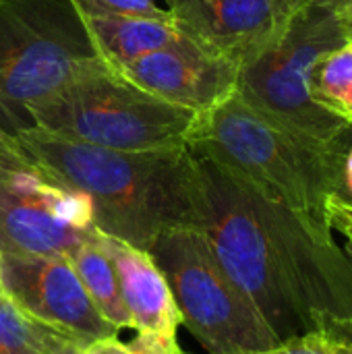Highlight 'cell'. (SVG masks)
<instances>
[{
    "instance_id": "obj_10",
    "label": "cell",
    "mask_w": 352,
    "mask_h": 354,
    "mask_svg": "<svg viewBox=\"0 0 352 354\" xmlns=\"http://www.w3.org/2000/svg\"><path fill=\"white\" fill-rule=\"evenodd\" d=\"M239 71V64L201 46L183 29L174 41L118 68L143 91L201 116L237 93Z\"/></svg>"
},
{
    "instance_id": "obj_8",
    "label": "cell",
    "mask_w": 352,
    "mask_h": 354,
    "mask_svg": "<svg viewBox=\"0 0 352 354\" xmlns=\"http://www.w3.org/2000/svg\"><path fill=\"white\" fill-rule=\"evenodd\" d=\"M98 234L87 195L37 168L0 178V255L68 259Z\"/></svg>"
},
{
    "instance_id": "obj_9",
    "label": "cell",
    "mask_w": 352,
    "mask_h": 354,
    "mask_svg": "<svg viewBox=\"0 0 352 354\" xmlns=\"http://www.w3.org/2000/svg\"><path fill=\"white\" fill-rule=\"evenodd\" d=\"M2 295L21 313L87 346L118 334L91 303L66 257L0 255Z\"/></svg>"
},
{
    "instance_id": "obj_6",
    "label": "cell",
    "mask_w": 352,
    "mask_h": 354,
    "mask_svg": "<svg viewBox=\"0 0 352 354\" xmlns=\"http://www.w3.org/2000/svg\"><path fill=\"white\" fill-rule=\"evenodd\" d=\"M147 253L168 282L183 326L207 353H251L280 344L253 303L224 272L201 230H166Z\"/></svg>"
},
{
    "instance_id": "obj_21",
    "label": "cell",
    "mask_w": 352,
    "mask_h": 354,
    "mask_svg": "<svg viewBox=\"0 0 352 354\" xmlns=\"http://www.w3.org/2000/svg\"><path fill=\"white\" fill-rule=\"evenodd\" d=\"M133 354H183L176 336H137L127 344Z\"/></svg>"
},
{
    "instance_id": "obj_25",
    "label": "cell",
    "mask_w": 352,
    "mask_h": 354,
    "mask_svg": "<svg viewBox=\"0 0 352 354\" xmlns=\"http://www.w3.org/2000/svg\"><path fill=\"white\" fill-rule=\"evenodd\" d=\"M344 195L352 199V139L344 156Z\"/></svg>"
},
{
    "instance_id": "obj_20",
    "label": "cell",
    "mask_w": 352,
    "mask_h": 354,
    "mask_svg": "<svg viewBox=\"0 0 352 354\" xmlns=\"http://www.w3.org/2000/svg\"><path fill=\"white\" fill-rule=\"evenodd\" d=\"M326 224L328 228L334 232H340L342 236H346V241L352 243V199L336 193L332 197H328L326 201Z\"/></svg>"
},
{
    "instance_id": "obj_26",
    "label": "cell",
    "mask_w": 352,
    "mask_h": 354,
    "mask_svg": "<svg viewBox=\"0 0 352 354\" xmlns=\"http://www.w3.org/2000/svg\"><path fill=\"white\" fill-rule=\"evenodd\" d=\"M284 2H286L293 10H299V8H301L303 4H307L309 0H284Z\"/></svg>"
},
{
    "instance_id": "obj_30",
    "label": "cell",
    "mask_w": 352,
    "mask_h": 354,
    "mask_svg": "<svg viewBox=\"0 0 352 354\" xmlns=\"http://www.w3.org/2000/svg\"><path fill=\"white\" fill-rule=\"evenodd\" d=\"M0 299H4V297H0Z\"/></svg>"
},
{
    "instance_id": "obj_12",
    "label": "cell",
    "mask_w": 352,
    "mask_h": 354,
    "mask_svg": "<svg viewBox=\"0 0 352 354\" xmlns=\"http://www.w3.org/2000/svg\"><path fill=\"white\" fill-rule=\"evenodd\" d=\"M100 243L116 270L120 297L137 336H176L183 319L168 282L151 255L102 232Z\"/></svg>"
},
{
    "instance_id": "obj_22",
    "label": "cell",
    "mask_w": 352,
    "mask_h": 354,
    "mask_svg": "<svg viewBox=\"0 0 352 354\" xmlns=\"http://www.w3.org/2000/svg\"><path fill=\"white\" fill-rule=\"evenodd\" d=\"M83 354H133L124 342H120L116 336L112 338H102L83 348Z\"/></svg>"
},
{
    "instance_id": "obj_13",
    "label": "cell",
    "mask_w": 352,
    "mask_h": 354,
    "mask_svg": "<svg viewBox=\"0 0 352 354\" xmlns=\"http://www.w3.org/2000/svg\"><path fill=\"white\" fill-rule=\"evenodd\" d=\"M83 19L100 56L114 71L174 41L180 35V27L176 25L174 17L151 19L83 15Z\"/></svg>"
},
{
    "instance_id": "obj_29",
    "label": "cell",
    "mask_w": 352,
    "mask_h": 354,
    "mask_svg": "<svg viewBox=\"0 0 352 354\" xmlns=\"http://www.w3.org/2000/svg\"><path fill=\"white\" fill-rule=\"evenodd\" d=\"M349 37H351V39H352V31H351V33H349Z\"/></svg>"
},
{
    "instance_id": "obj_17",
    "label": "cell",
    "mask_w": 352,
    "mask_h": 354,
    "mask_svg": "<svg viewBox=\"0 0 352 354\" xmlns=\"http://www.w3.org/2000/svg\"><path fill=\"white\" fill-rule=\"evenodd\" d=\"M83 15H104V17H151L168 19L172 12L162 8L158 0H75Z\"/></svg>"
},
{
    "instance_id": "obj_4",
    "label": "cell",
    "mask_w": 352,
    "mask_h": 354,
    "mask_svg": "<svg viewBox=\"0 0 352 354\" xmlns=\"http://www.w3.org/2000/svg\"><path fill=\"white\" fill-rule=\"evenodd\" d=\"M106 66L75 0H0V131L8 137L33 129V104Z\"/></svg>"
},
{
    "instance_id": "obj_23",
    "label": "cell",
    "mask_w": 352,
    "mask_h": 354,
    "mask_svg": "<svg viewBox=\"0 0 352 354\" xmlns=\"http://www.w3.org/2000/svg\"><path fill=\"white\" fill-rule=\"evenodd\" d=\"M328 344L332 354H352V330L342 334H328Z\"/></svg>"
},
{
    "instance_id": "obj_11",
    "label": "cell",
    "mask_w": 352,
    "mask_h": 354,
    "mask_svg": "<svg viewBox=\"0 0 352 354\" xmlns=\"http://www.w3.org/2000/svg\"><path fill=\"white\" fill-rule=\"evenodd\" d=\"M176 25L212 52L245 66L288 27L284 0H164Z\"/></svg>"
},
{
    "instance_id": "obj_15",
    "label": "cell",
    "mask_w": 352,
    "mask_h": 354,
    "mask_svg": "<svg viewBox=\"0 0 352 354\" xmlns=\"http://www.w3.org/2000/svg\"><path fill=\"white\" fill-rule=\"evenodd\" d=\"M309 97L352 127V39L319 56L307 77Z\"/></svg>"
},
{
    "instance_id": "obj_28",
    "label": "cell",
    "mask_w": 352,
    "mask_h": 354,
    "mask_svg": "<svg viewBox=\"0 0 352 354\" xmlns=\"http://www.w3.org/2000/svg\"><path fill=\"white\" fill-rule=\"evenodd\" d=\"M0 297H4V295H2V284H0Z\"/></svg>"
},
{
    "instance_id": "obj_5",
    "label": "cell",
    "mask_w": 352,
    "mask_h": 354,
    "mask_svg": "<svg viewBox=\"0 0 352 354\" xmlns=\"http://www.w3.org/2000/svg\"><path fill=\"white\" fill-rule=\"evenodd\" d=\"M29 116L44 133L118 151L189 147L201 118L143 91L110 66L33 104Z\"/></svg>"
},
{
    "instance_id": "obj_2",
    "label": "cell",
    "mask_w": 352,
    "mask_h": 354,
    "mask_svg": "<svg viewBox=\"0 0 352 354\" xmlns=\"http://www.w3.org/2000/svg\"><path fill=\"white\" fill-rule=\"evenodd\" d=\"M48 178L89 197L98 232L149 251L172 228L199 230V183L189 147L106 149L29 129L15 137Z\"/></svg>"
},
{
    "instance_id": "obj_31",
    "label": "cell",
    "mask_w": 352,
    "mask_h": 354,
    "mask_svg": "<svg viewBox=\"0 0 352 354\" xmlns=\"http://www.w3.org/2000/svg\"><path fill=\"white\" fill-rule=\"evenodd\" d=\"M183 354H187V353H183Z\"/></svg>"
},
{
    "instance_id": "obj_19",
    "label": "cell",
    "mask_w": 352,
    "mask_h": 354,
    "mask_svg": "<svg viewBox=\"0 0 352 354\" xmlns=\"http://www.w3.org/2000/svg\"><path fill=\"white\" fill-rule=\"evenodd\" d=\"M31 170H35V166L19 147L17 139L0 131V178L12 176L19 172H31Z\"/></svg>"
},
{
    "instance_id": "obj_27",
    "label": "cell",
    "mask_w": 352,
    "mask_h": 354,
    "mask_svg": "<svg viewBox=\"0 0 352 354\" xmlns=\"http://www.w3.org/2000/svg\"><path fill=\"white\" fill-rule=\"evenodd\" d=\"M344 253H346V257L351 259L352 263V243H349V241H346V245H344Z\"/></svg>"
},
{
    "instance_id": "obj_7",
    "label": "cell",
    "mask_w": 352,
    "mask_h": 354,
    "mask_svg": "<svg viewBox=\"0 0 352 354\" xmlns=\"http://www.w3.org/2000/svg\"><path fill=\"white\" fill-rule=\"evenodd\" d=\"M346 39L349 29L336 10L324 0H309L266 52L241 66L237 95L299 135L317 141L349 137L352 127L319 108L307 89L313 62Z\"/></svg>"
},
{
    "instance_id": "obj_1",
    "label": "cell",
    "mask_w": 352,
    "mask_h": 354,
    "mask_svg": "<svg viewBox=\"0 0 352 354\" xmlns=\"http://www.w3.org/2000/svg\"><path fill=\"white\" fill-rule=\"evenodd\" d=\"M193 153V151H191ZM199 230L278 340L352 330V263L332 230L193 153Z\"/></svg>"
},
{
    "instance_id": "obj_3",
    "label": "cell",
    "mask_w": 352,
    "mask_h": 354,
    "mask_svg": "<svg viewBox=\"0 0 352 354\" xmlns=\"http://www.w3.org/2000/svg\"><path fill=\"white\" fill-rule=\"evenodd\" d=\"M351 139L352 133L338 141L299 135L234 93L199 118L189 149L232 170L268 199L326 224L328 197L344 195Z\"/></svg>"
},
{
    "instance_id": "obj_16",
    "label": "cell",
    "mask_w": 352,
    "mask_h": 354,
    "mask_svg": "<svg viewBox=\"0 0 352 354\" xmlns=\"http://www.w3.org/2000/svg\"><path fill=\"white\" fill-rule=\"evenodd\" d=\"M64 338L0 299V354H50Z\"/></svg>"
},
{
    "instance_id": "obj_14",
    "label": "cell",
    "mask_w": 352,
    "mask_h": 354,
    "mask_svg": "<svg viewBox=\"0 0 352 354\" xmlns=\"http://www.w3.org/2000/svg\"><path fill=\"white\" fill-rule=\"evenodd\" d=\"M68 261L102 317L118 332L131 328V315L120 297L118 276L106 249L100 243V234L93 241L81 245L68 257Z\"/></svg>"
},
{
    "instance_id": "obj_24",
    "label": "cell",
    "mask_w": 352,
    "mask_h": 354,
    "mask_svg": "<svg viewBox=\"0 0 352 354\" xmlns=\"http://www.w3.org/2000/svg\"><path fill=\"white\" fill-rule=\"evenodd\" d=\"M324 2H328L334 10H336V15L340 17V21L344 23V27L349 29V33L352 31V0H324Z\"/></svg>"
},
{
    "instance_id": "obj_18",
    "label": "cell",
    "mask_w": 352,
    "mask_h": 354,
    "mask_svg": "<svg viewBox=\"0 0 352 354\" xmlns=\"http://www.w3.org/2000/svg\"><path fill=\"white\" fill-rule=\"evenodd\" d=\"M239 354H332V351L328 344V332H307V334L282 340L280 344L266 348V351Z\"/></svg>"
}]
</instances>
